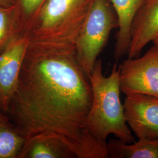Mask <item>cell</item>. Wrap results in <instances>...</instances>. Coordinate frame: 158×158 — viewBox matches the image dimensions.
I'll list each match as a JSON object with an SVG mask.
<instances>
[{"label":"cell","instance_id":"cell-1","mask_svg":"<svg viewBox=\"0 0 158 158\" xmlns=\"http://www.w3.org/2000/svg\"><path fill=\"white\" fill-rule=\"evenodd\" d=\"M92 100L76 44L29 45L7 114L27 139L52 136L78 158H109L107 141L94 137L87 127Z\"/></svg>","mask_w":158,"mask_h":158},{"label":"cell","instance_id":"cell-2","mask_svg":"<svg viewBox=\"0 0 158 158\" xmlns=\"http://www.w3.org/2000/svg\"><path fill=\"white\" fill-rule=\"evenodd\" d=\"M92 104L87 127L98 139L106 141L110 135L127 143L135 142L127 124L124 107L120 99V79L117 63L113 65L108 76L102 73V61L97 59L89 76Z\"/></svg>","mask_w":158,"mask_h":158},{"label":"cell","instance_id":"cell-3","mask_svg":"<svg viewBox=\"0 0 158 158\" xmlns=\"http://www.w3.org/2000/svg\"><path fill=\"white\" fill-rule=\"evenodd\" d=\"M93 0H46L21 34L31 45L77 44Z\"/></svg>","mask_w":158,"mask_h":158},{"label":"cell","instance_id":"cell-4","mask_svg":"<svg viewBox=\"0 0 158 158\" xmlns=\"http://www.w3.org/2000/svg\"><path fill=\"white\" fill-rule=\"evenodd\" d=\"M116 28L117 18L110 1L93 0L76 44L78 60L89 77Z\"/></svg>","mask_w":158,"mask_h":158},{"label":"cell","instance_id":"cell-5","mask_svg":"<svg viewBox=\"0 0 158 158\" xmlns=\"http://www.w3.org/2000/svg\"><path fill=\"white\" fill-rule=\"evenodd\" d=\"M121 91L126 96L143 94L158 97V47L141 57L128 58L119 66Z\"/></svg>","mask_w":158,"mask_h":158},{"label":"cell","instance_id":"cell-6","mask_svg":"<svg viewBox=\"0 0 158 158\" xmlns=\"http://www.w3.org/2000/svg\"><path fill=\"white\" fill-rule=\"evenodd\" d=\"M29 45L28 37L19 34L0 53V110L6 114L17 91Z\"/></svg>","mask_w":158,"mask_h":158},{"label":"cell","instance_id":"cell-7","mask_svg":"<svg viewBox=\"0 0 158 158\" xmlns=\"http://www.w3.org/2000/svg\"><path fill=\"white\" fill-rule=\"evenodd\" d=\"M125 115L138 139H158V97L143 94L127 95Z\"/></svg>","mask_w":158,"mask_h":158},{"label":"cell","instance_id":"cell-8","mask_svg":"<svg viewBox=\"0 0 158 158\" xmlns=\"http://www.w3.org/2000/svg\"><path fill=\"white\" fill-rule=\"evenodd\" d=\"M158 36V0H146L136 14L131 29L128 57H138Z\"/></svg>","mask_w":158,"mask_h":158},{"label":"cell","instance_id":"cell-9","mask_svg":"<svg viewBox=\"0 0 158 158\" xmlns=\"http://www.w3.org/2000/svg\"><path fill=\"white\" fill-rule=\"evenodd\" d=\"M118 21V32L114 51L117 62L127 54L130 46L131 29L136 13L146 0H110Z\"/></svg>","mask_w":158,"mask_h":158},{"label":"cell","instance_id":"cell-10","mask_svg":"<svg viewBox=\"0 0 158 158\" xmlns=\"http://www.w3.org/2000/svg\"><path fill=\"white\" fill-rule=\"evenodd\" d=\"M77 158L72 149L59 139L46 135L28 138L18 158Z\"/></svg>","mask_w":158,"mask_h":158},{"label":"cell","instance_id":"cell-11","mask_svg":"<svg viewBox=\"0 0 158 158\" xmlns=\"http://www.w3.org/2000/svg\"><path fill=\"white\" fill-rule=\"evenodd\" d=\"M109 158H158V139H138L127 143L113 138L107 142Z\"/></svg>","mask_w":158,"mask_h":158},{"label":"cell","instance_id":"cell-12","mask_svg":"<svg viewBox=\"0 0 158 158\" xmlns=\"http://www.w3.org/2000/svg\"><path fill=\"white\" fill-rule=\"evenodd\" d=\"M27 138L0 110V158H18Z\"/></svg>","mask_w":158,"mask_h":158},{"label":"cell","instance_id":"cell-13","mask_svg":"<svg viewBox=\"0 0 158 158\" xmlns=\"http://www.w3.org/2000/svg\"><path fill=\"white\" fill-rule=\"evenodd\" d=\"M20 6H0V53L16 36L21 34L23 19L19 15Z\"/></svg>","mask_w":158,"mask_h":158},{"label":"cell","instance_id":"cell-14","mask_svg":"<svg viewBox=\"0 0 158 158\" xmlns=\"http://www.w3.org/2000/svg\"><path fill=\"white\" fill-rule=\"evenodd\" d=\"M20 9L25 15V19L23 20V29L31 21L40 10L46 0H19Z\"/></svg>","mask_w":158,"mask_h":158},{"label":"cell","instance_id":"cell-15","mask_svg":"<svg viewBox=\"0 0 158 158\" xmlns=\"http://www.w3.org/2000/svg\"><path fill=\"white\" fill-rule=\"evenodd\" d=\"M17 4L15 0H0V6H10Z\"/></svg>","mask_w":158,"mask_h":158},{"label":"cell","instance_id":"cell-16","mask_svg":"<svg viewBox=\"0 0 158 158\" xmlns=\"http://www.w3.org/2000/svg\"><path fill=\"white\" fill-rule=\"evenodd\" d=\"M153 45H155L157 46L158 47V36L156 37L155 40H153V41L152 42Z\"/></svg>","mask_w":158,"mask_h":158}]
</instances>
